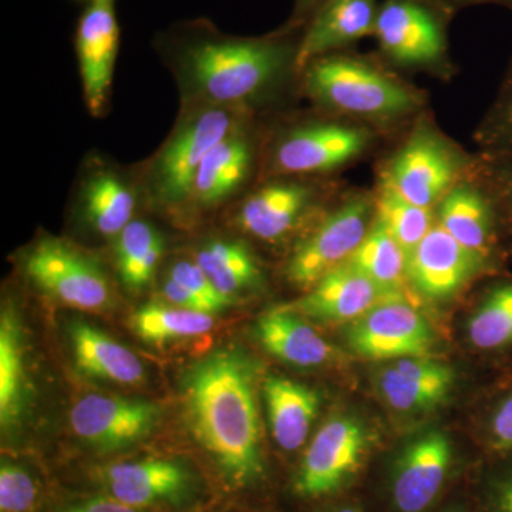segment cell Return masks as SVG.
<instances>
[{
    "label": "cell",
    "mask_w": 512,
    "mask_h": 512,
    "mask_svg": "<svg viewBox=\"0 0 512 512\" xmlns=\"http://www.w3.org/2000/svg\"><path fill=\"white\" fill-rule=\"evenodd\" d=\"M181 387L185 421L218 498L254 494L268 471L252 363L237 349L214 350L188 367Z\"/></svg>",
    "instance_id": "6da1fadb"
},
{
    "label": "cell",
    "mask_w": 512,
    "mask_h": 512,
    "mask_svg": "<svg viewBox=\"0 0 512 512\" xmlns=\"http://www.w3.org/2000/svg\"><path fill=\"white\" fill-rule=\"evenodd\" d=\"M183 33L174 40L183 72L214 106L238 103L264 89L291 60L295 64L299 46L288 39L291 30L262 39L222 36L204 25Z\"/></svg>",
    "instance_id": "7a4b0ae2"
},
{
    "label": "cell",
    "mask_w": 512,
    "mask_h": 512,
    "mask_svg": "<svg viewBox=\"0 0 512 512\" xmlns=\"http://www.w3.org/2000/svg\"><path fill=\"white\" fill-rule=\"evenodd\" d=\"M73 490L89 491L148 512H201L218 495L202 468L183 457L114 458L84 464Z\"/></svg>",
    "instance_id": "3957f363"
},
{
    "label": "cell",
    "mask_w": 512,
    "mask_h": 512,
    "mask_svg": "<svg viewBox=\"0 0 512 512\" xmlns=\"http://www.w3.org/2000/svg\"><path fill=\"white\" fill-rule=\"evenodd\" d=\"M309 93L325 106L367 119H397L419 104L416 93L375 66L345 55L319 57L305 67Z\"/></svg>",
    "instance_id": "277c9868"
},
{
    "label": "cell",
    "mask_w": 512,
    "mask_h": 512,
    "mask_svg": "<svg viewBox=\"0 0 512 512\" xmlns=\"http://www.w3.org/2000/svg\"><path fill=\"white\" fill-rule=\"evenodd\" d=\"M23 266L37 288L63 305L92 313L113 308V289L96 259L63 239H39Z\"/></svg>",
    "instance_id": "5b68a950"
},
{
    "label": "cell",
    "mask_w": 512,
    "mask_h": 512,
    "mask_svg": "<svg viewBox=\"0 0 512 512\" xmlns=\"http://www.w3.org/2000/svg\"><path fill=\"white\" fill-rule=\"evenodd\" d=\"M239 133L237 114L229 106H212L192 114L175 131L153 168V194L164 204L191 198L192 185L208 153Z\"/></svg>",
    "instance_id": "8992f818"
},
{
    "label": "cell",
    "mask_w": 512,
    "mask_h": 512,
    "mask_svg": "<svg viewBox=\"0 0 512 512\" xmlns=\"http://www.w3.org/2000/svg\"><path fill=\"white\" fill-rule=\"evenodd\" d=\"M158 404L117 394L92 393L69 414L74 437L96 456L109 457L136 447L160 421Z\"/></svg>",
    "instance_id": "52a82bcc"
},
{
    "label": "cell",
    "mask_w": 512,
    "mask_h": 512,
    "mask_svg": "<svg viewBox=\"0 0 512 512\" xmlns=\"http://www.w3.org/2000/svg\"><path fill=\"white\" fill-rule=\"evenodd\" d=\"M446 8L440 0H384L373 36L393 62L433 66L446 57Z\"/></svg>",
    "instance_id": "ba28073f"
},
{
    "label": "cell",
    "mask_w": 512,
    "mask_h": 512,
    "mask_svg": "<svg viewBox=\"0 0 512 512\" xmlns=\"http://www.w3.org/2000/svg\"><path fill=\"white\" fill-rule=\"evenodd\" d=\"M372 210L367 198L357 197L330 214L293 251L286 265L289 281L311 289L323 276L346 264L369 232Z\"/></svg>",
    "instance_id": "9c48e42d"
},
{
    "label": "cell",
    "mask_w": 512,
    "mask_h": 512,
    "mask_svg": "<svg viewBox=\"0 0 512 512\" xmlns=\"http://www.w3.org/2000/svg\"><path fill=\"white\" fill-rule=\"evenodd\" d=\"M365 450V431L356 420H329L303 454L292 480L293 494L318 500L335 493L355 473Z\"/></svg>",
    "instance_id": "30bf717a"
},
{
    "label": "cell",
    "mask_w": 512,
    "mask_h": 512,
    "mask_svg": "<svg viewBox=\"0 0 512 512\" xmlns=\"http://www.w3.org/2000/svg\"><path fill=\"white\" fill-rule=\"evenodd\" d=\"M348 339L356 353L373 360L421 357L433 343L429 323L404 293L379 303L355 320Z\"/></svg>",
    "instance_id": "8fae6325"
},
{
    "label": "cell",
    "mask_w": 512,
    "mask_h": 512,
    "mask_svg": "<svg viewBox=\"0 0 512 512\" xmlns=\"http://www.w3.org/2000/svg\"><path fill=\"white\" fill-rule=\"evenodd\" d=\"M74 46L87 106L92 113L99 114L110 92L119 55L120 26L114 0L89 3L77 23Z\"/></svg>",
    "instance_id": "7c38bea8"
},
{
    "label": "cell",
    "mask_w": 512,
    "mask_h": 512,
    "mask_svg": "<svg viewBox=\"0 0 512 512\" xmlns=\"http://www.w3.org/2000/svg\"><path fill=\"white\" fill-rule=\"evenodd\" d=\"M404 292H390L373 282L350 262L333 269L312 286L308 295L285 308L302 318L322 322H355L379 303Z\"/></svg>",
    "instance_id": "4fadbf2b"
},
{
    "label": "cell",
    "mask_w": 512,
    "mask_h": 512,
    "mask_svg": "<svg viewBox=\"0 0 512 512\" xmlns=\"http://www.w3.org/2000/svg\"><path fill=\"white\" fill-rule=\"evenodd\" d=\"M369 134L342 124H315L298 128L276 148L275 167L284 174L329 171L359 156Z\"/></svg>",
    "instance_id": "5bb4252c"
},
{
    "label": "cell",
    "mask_w": 512,
    "mask_h": 512,
    "mask_svg": "<svg viewBox=\"0 0 512 512\" xmlns=\"http://www.w3.org/2000/svg\"><path fill=\"white\" fill-rule=\"evenodd\" d=\"M454 164L446 148L430 134H416L399 151L384 180L419 207L431 208L451 190Z\"/></svg>",
    "instance_id": "9a60e30c"
},
{
    "label": "cell",
    "mask_w": 512,
    "mask_h": 512,
    "mask_svg": "<svg viewBox=\"0 0 512 512\" xmlns=\"http://www.w3.org/2000/svg\"><path fill=\"white\" fill-rule=\"evenodd\" d=\"M483 262L440 224L434 225L410 254L407 278L427 298H446L466 284Z\"/></svg>",
    "instance_id": "2e32d148"
},
{
    "label": "cell",
    "mask_w": 512,
    "mask_h": 512,
    "mask_svg": "<svg viewBox=\"0 0 512 512\" xmlns=\"http://www.w3.org/2000/svg\"><path fill=\"white\" fill-rule=\"evenodd\" d=\"M451 444L441 433L414 441L397 461L392 480V498L399 512H423L446 483L451 466Z\"/></svg>",
    "instance_id": "e0dca14e"
},
{
    "label": "cell",
    "mask_w": 512,
    "mask_h": 512,
    "mask_svg": "<svg viewBox=\"0 0 512 512\" xmlns=\"http://www.w3.org/2000/svg\"><path fill=\"white\" fill-rule=\"evenodd\" d=\"M379 8L377 0H329L303 29L295 67L305 69L319 57L375 35Z\"/></svg>",
    "instance_id": "ac0fdd59"
},
{
    "label": "cell",
    "mask_w": 512,
    "mask_h": 512,
    "mask_svg": "<svg viewBox=\"0 0 512 512\" xmlns=\"http://www.w3.org/2000/svg\"><path fill=\"white\" fill-rule=\"evenodd\" d=\"M32 402L25 332L15 306H3L0 316V426L18 430Z\"/></svg>",
    "instance_id": "d6986e66"
},
{
    "label": "cell",
    "mask_w": 512,
    "mask_h": 512,
    "mask_svg": "<svg viewBox=\"0 0 512 512\" xmlns=\"http://www.w3.org/2000/svg\"><path fill=\"white\" fill-rule=\"evenodd\" d=\"M67 335L74 363L83 375L127 386L146 382V367L136 353L103 330L83 320H73Z\"/></svg>",
    "instance_id": "ffe728a7"
},
{
    "label": "cell",
    "mask_w": 512,
    "mask_h": 512,
    "mask_svg": "<svg viewBox=\"0 0 512 512\" xmlns=\"http://www.w3.org/2000/svg\"><path fill=\"white\" fill-rule=\"evenodd\" d=\"M450 367L426 357H404L379 376L384 400L400 412H419L437 406L450 392Z\"/></svg>",
    "instance_id": "44dd1931"
},
{
    "label": "cell",
    "mask_w": 512,
    "mask_h": 512,
    "mask_svg": "<svg viewBox=\"0 0 512 512\" xmlns=\"http://www.w3.org/2000/svg\"><path fill=\"white\" fill-rule=\"evenodd\" d=\"M256 336L266 352L289 365L316 367L333 356L332 346L301 315L285 306L259 318Z\"/></svg>",
    "instance_id": "7402d4cb"
},
{
    "label": "cell",
    "mask_w": 512,
    "mask_h": 512,
    "mask_svg": "<svg viewBox=\"0 0 512 512\" xmlns=\"http://www.w3.org/2000/svg\"><path fill=\"white\" fill-rule=\"evenodd\" d=\"M264 399L276 444L285 451L299 450L318 416V393L284 377H268L264 383Z\"/></svg>",
    "instance_id": "603a6c76"
},
{
    "label": "cell",
    "mask_w": 512,
    "mask_h": 512,
    "mask_svg": "<svg viewBox=\"0 0 512 512\" xmlns=\"http://www.w3.org/2000/svg\"><path fill=\"white\" fill-rule=\"evenodd\" d=\"M308 202L309 190L303 185H266L242 204L239 227L265 241L284 237L295 227Z\"/></svg>",
    "instance_id": "cb8c5ba5"
},
{
    "label": "cell",
    "mask_w": 512,
    "mask_h": 512,
    "mask_svg": "<svg viewBox=\"0 0 512 512\" xmlns=\"http://www.w3.org/2000/svg\"><path fill=\"white\" fill-rule=\"evenodd\" d=\"M440 225L468 251L487 258L493 245L494 207L485 192L460 185L441 198Z\"/></svg>",
    "instance_id": "d4e9b609"
},
{
    "label": "cell",
    "mask_w": 512,
    "mask_h": 512,
    "mask_svg": "<svg viewBox=\"0 0 512 512\" xmlns=\"http://www.w3.org/2000/svg\"><path fill=\"white\" fill-rule=\"evenodd\" d=\"M249 165L251 147L241 134L221 141L202 161L192 185L191 200L205 208L227 200L244 183Z\"/></svg>",
    "instance_id": "484cf974"
},
{
    "label": "cell",
    "mask_w": 512,
    "mask_h": 512,
    "mask_svg": "<svg viewBox=\"0 0 512 512\" xmlns=\"http://www.w3.org/2000/svg\"><path fill=\"white\" fill-rule=\"evenodd\" d=\"M84 215L103 237H117L130 224L136 211V195L117 175H93L83 190Z\"/></svg>",
    "instance_id": "4316f807"
},
{
    "label": "cell",
    "mask_w": 512,
    "mask_h": 512,
    "mask_svg": "<svg viewBox=\"0 0 512 512\" xmlns=\"http://www.w3.org/2000/svg\"><path fill=\"white\" fill-rule=\"evenodd\" d=\"M116 265L128 291L146 288L164 254V239L146 221H131L116 237Z\"/></svg>",
    "instance_id": "83f0119b"
},
{
    "label": "cell",
    "mask_w": 512,
    "mask_h": 512,
    "mask_svg": "<svg viewBox=\"0 0 512 512\" xmlns=\"http://www.w3.org/2000/svg\"><path fill=\"white\" fill-rule=\"evenodd\" d=\"M194 261L215 288L232 299L258 284L261 278L254 256L241 242L212 241L198 249Z\"/></svg>",
    "instance_id": "f1b7e54d"
},
{
    "label": "cell",
    "mask_w": 512,
    "mask_h": 512,
    "mask_svg": "<svg viewBox=\"0 0 512 512\" xmlns=\"http://www.w3.org/2000/svg\"><path fill=\"white\" fill-rule=\"evenodd\" d=\"M131 325L144 342L163 345L211 332L215 322L210 313L178 308L171 303L150 302L134 313Z\"/></svg>",
    "instance_id": "f546056e"
},
{
    "label": "cell",
    "mask_w": 512,
    "mask_h": 512,
    "mask_svg": "<svg viewBox=\"0 0 512 512\" xmlns=\"http://www.w3.org/2000/svg\"><path fill=\"white\" fill-rule=\"evenodd\" d=\"M348 262L386 291L404 292L409 256L379 222L375 221Z\"/></svg>",
    "instance_id": "4dcf8cb0"
},
{
    "label": "cell",
    "mask_w": 512,
    "mask_h": 512,
    "mask_svg": "<svg viewBox=\"0 0 512 512\" xmlns=\"http://www.w3.org/2000/svg\"><path fill=\"white\" fill-rule=\"evenodd\" d=\"M59 488L32 464L3 457L0 463V512H46Z\"/></svg>",
    "instance_id": "1f68e13d"
},
{
    "label": "cell",
    "mask_w": 512,
    "mask_h": 512,
    "mask_svg": "<svg viewBox=\"0 0 512 512\" xmlns=\"http://www.w3.org/2000/svg\"><path fill=\"white\" fill-rule=\"evenodd\" d=\"M375 210L376 221L399 242L407 256L434 227L430 208L419 207L406 200L386 181H383Z\"/></svg>",
    "instance_id": "d6a6232c"
},
{
    "label": "cell",
    "mask_w": 512,
    "mask_h": 512,
    "mask_svg": "<svg viewBox=\"0 0 512 512\" xmlns=\"http://www.w3.org/2000/svg\"><path fill=\"white\" fill-rule=\"evenodd\" d=\"M471 343L495 349L512 342V284L498 286L468 323Z\"/></svg>",
    "instance_id": "836d02e7"
},
{
    "label": "cell",
    "mask_w": 512,
    "mask_h": 512,
    "mask_svg": "<svg viewBox=\"0 0 512 512\" xmlns=\"http://www.w3.org/2000/svg\"><path fill=\"white\" fill-rule=\"evenodd\" d=\"M168 278L187 289L211 315L224 311L235 303V299L229 298L215 288L211 279L195 261L175 262L168 271Z\"/></svg>",
    "instance_id": "e575fe53"
},
{
    "label": "cell",
    "mask_w": 512,
    "mask_h": 512,
    "mask_svg": "<svg viewBox=\"0 0 512 512\" xmlns=\"http://www.w3.org/2000/svg\"><path fill=\"white\" fill-rule=\"evenodd\" d=\"M46 512H148L120 503L106 495L62 488L57 490Z\"/></svg>",
    "instance_id": "d590c367"
},
{
    "label": "cell",
    "mask_w": 512,
    "mask_h": 512,
    "mask_svg": "<svg viewBox=\"0 0 512 512\" xmlns=\"http://www.w3.org/2000/svg\"><path fill=\"white\" fill-rule=\"evenodd\" d=\"M491 140L497 146L495 148L498 153L512 156V69L503 97L494 113Z\"/></svg>",
    "instance_id": "8d00e7d4"
},
{
    "label": "cell",
    "mask_w": 512,
    "mask_h": 512,
    "mask_svg": "<svg viewBox=\"0 0 512 512\" xmlns=\"http://www.w3.org/2000/svg\"><path fill=\"white\" fill-rule=\"evenodd\" d=\"M504 158L501 163L495 165L493 174V194L497 197L498 204L503 205L510 217L512 215V156L501 154Z\"/></svg>",
    "instance_id": "74e56055"
},
{
    "label": "cell",
    "mask_w": 512,
    "mask_h": 512,
    "mask_svg": "<svg viewBox=\"0 0 512 512\" xmlns=\"http://www.w3.org/2000/svg\"><path fill=\"white\" fill-rule=\"evenodd\" d=\"M493 437L498 447L512 448V397L495 414Z\"/></svg>",
    "instance_id": "f35d334b"
},
{
    "label": "cell",
    "mask_w": 512,
    "mask_h": 512,
    "mask_svg": "<svg viewBox=\"0 0 512 512\" xmlns=\"http://www.w3.org/2000/svg\"><path fill=\"white\" fill-rule=\"evenodd\" d=\"M329 0H295V8H293V15L291 22H289L288 30L295 32V30H302L308 26V23L315 18L316 13L319 12Z\"/></svg>",
    "instance_id": "ab89813d"
},
{
    "label": "cell",
    "mask_w": 512,
    "mask_h": 512,
    "mask_svg": "<svg viewBox=\"0 0 512 512\" xmlns=\"http://www.w3.org/2000/svg\"><path fill=\"white\" fill-rule=\"evenodd\" d=\"M498 512H512V478L501 485L497 493Z\"/></svg>",
    "instance_id": "60d3db41"
},
{
    "label": "cell",
    "mask_w": 512,
    "mask_h": 512,
    "mask_svg": "<svg viewBox=\"0 0 512 512\" xmlns=\"http://www.w3.org/2000/svg\"><path fill=\"white\" fill-rule=\"evenodd\" d=\"M440 2L446 3L450 8L451 5H473V3H495V5L512 8V0H440Z\"/></svg>",
    "instance_id": "b9f144b4"
},
{
    "label": "cell",
    "mask_w": 512,
    "mask_h": 512,
    "mask_svg": "<svg viewBox=\"0 0 512 512\" xmlns=\"http://www.w3.org/2000/svg\"><path fill=\"white\" fill-rule=\"evenodd\" d=\"M330 512H360V511L356 510V508H353V507H342V508H338V510H333Z\"/></svg>",
    "instance_id": "7bdbcfd3"
},
{
    "label": "cell",
    "mask_w": 512,
    "mask_h": 512,
    "mask_svg": "<svg viewBox=\"0 0 512 512\" xmlns=\"http://www.w3.org/2000/svg\"><path fill=\"white\" fill-rule=\"evenodd\" d=\"M201 512H224V511H217V510H215L214 504H212V505H210V507L205 508V510L201 511Z\"/></svg>",
    "instance_id": "ee69618b"
},
{
    "label": "cell",
    "mask_w": 512,
    "mask_h": 512,
    "mask_svg": "<svg viewBox=\"0 0 512 512\" xmlns=\"http://www.w3.org/2000/svg\"><path fill=\"white\" fill-rule=\"evenodd\" d=\"M444 512H460L458 510H447V511H444Z\"/></svg>",
    "instance_id": "f6af8a7d"
},
{
    "label": "cell",
    "mask_w": 512,
    "mask_h": 512,
    "mask_svg": "<svg viewBox=\"0 0 512 512\" xmlns=\"http://www.w3.org/2000/svg\"><path fill=\"white\" fill-rule=\"evenodd\" d=\"M87 2L92 3V2H97V0H87Z\"/></svg>",
    "instance_id": "bcb514c9"
}]
</instances>
